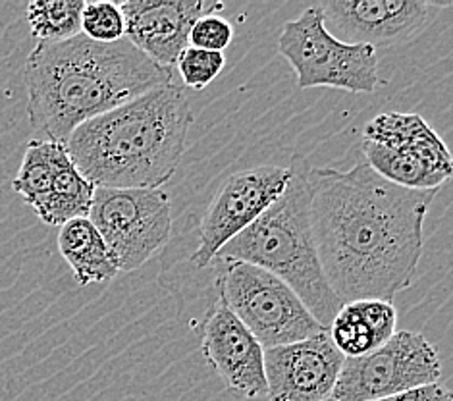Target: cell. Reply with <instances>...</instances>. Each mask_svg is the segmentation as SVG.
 I'll list each match as a JSON object with an SVG mask.
<instances>
[{"instance_id": "6da1fadb", "label": "cell", "mask_w": 453, "mask_h": 401, "mask_svg": "<svg viewBox=\"0 0 453 401\" xmlns=\"http://www.w3.org/2000/svg\"><path fill=\"white\" fill-rule=\"evenodd\" d=\"M311 226L322 273L342 303L394 297L417 278L425 219L438 189H407L359 160L309 170Z\"/></svg>"}, {"instance_id": "7a4b0ae2", "label": "cell", "mask_w": 453, "mask_h": 401, "mask_svg": "<svg viewBox=\"0 0 453 401\" xmlns=\"http://www.w3.org/2000/svg\"><path fill=\"white\" fill-rule=\"evenodd\" d=\"M168 83L172 70L127 39L37 42L26 62L27 116L37 134L66 143L78 126Z\"/></svg>"}, {"instance_id": "3957f363", "label": "cell", "mask_w": 453, "mask_h": 401, "mask_svg": "<svg viewBox=\"0 0 453 401\" xmlns=\"http://www.w3.org/2000/svg\"><path fill=\"white\" fill-rule=\"evenodd\" d=\"M191 124L186 88L168 83L78 126L66 149L95 188L160 189L176 174Z\"/></svg>"}, {"instance_id": "277c9868", "label": "cell", "mask_w": 453, "mask_h": 401, "mask_svg": "<svg viewBox=\"0 0 453 401\" xmlns=\"http://www.w3.org/2000/svg\"><path fill=\"white\" fill-rule=\"evenodd\" d=\"M286 191L258 219L226 243L212 263L242 261L274 274L296 291L320 327L328 328L343 303L322 273L311 226V165L291 158Z\"/></svg>"}, {"instance_id": "5b68a950", "label": "cell", "mask_w": 453, "mask_h": 401, "mask_svg": "<svg viewBox=\"0 0 453 401\" xmlns=\"http://www.w3.org/2000/svg\"><path fill=\"white\" fill-rule=\"evenodd\" d=\"M219 299L240 319L265 350L296 343L325 332L296 291L250 263H219Z\"/></svg>"}, {"instance_id": "8992f818", "label": "cell", "mask_w": 453, "mask_h": 401, "mask_svg": "<svg viewBox=\"0 0 453 401\" xmlns=\"http://www.w3.org/2000/svg\"><path fill=\"white\" fill-rule=\"evenodd\" d=\"M278 50L294 68L299 89L334 88L374 93L380 85L376 50L332 37L319 6H311L296 19L286 21L278 37Z\"/></svg>"}, {"instance_id": "52a82bcc", "label": "cell", "mask_w": 453, "mask_h": 401, "mask_svg": "<svg viewBox=\"0 0 453 401\" xmlns=\"http://www.w3.org/2000/svg\"><path fill=\"white\" fill-rule=\"evenodd\" d=\"M88 219L124 273L143 266L172 235V203L163 189L95 188Z\"/></svg>"}, {"instance_id": "ba28073f", "label": "cell", "mask_w": 453, "mask_h": 401, "mask_svg": "<svg viewBox=\"0 0 453 401\" xmlns=\"http://www.w3.org/2000/svg\"><path fill=\"white\" fill-rule=\"evenodd\" d=\"M441 361L423 334L395 332L374 351L343 359L334 401H376L407 392L418 386L436 384Z\"/></svg>"}, {"instance_id": "9c48e42d", "label": "cell", "mask_w": 453, "mask_h": 401, "mask_svg": "<svg viewBox=\"0 0 453 401\" xmlns=\"http://www.w3.org/2000/svg\"><path fill=\"white\" fill-rule=\"evenodd\" d=\"M291 178L289 166H257L226 180L203 214L199 243L191 263L207 268L220 249L251 226L282 195Z\"/></svg>"}, {"instance_id": "30bf717a", "label": "cell", "mask_w": 453, "mask_h": 401, "mask_svg": "<svg viewBox=\"0 0 453 401\" xmlns=\"http://www.w3.org/2000/svg\"><path fill=\"white\" fill-rule=\"evenodd\" d=\"M451 3L428 0H332L319 4L332 37L348 45L397 47L433 24Z\"/></svg>"}, {"instance_id": "8fae6325", "label": "cell", "mask_w": 453, "mask_h": 401, "mask_svg": "<svg viewBox=\"0 0 453 401\" xmlns=\"http://www.w3.org/2000/svg\"><path fill=\"white\" fill-rule=\"evenodd\" d=\"M345 357L328 330L296 343L265 350L268 401H326L332 397Z\"/></svg>"}, {"instance_id": "7c38bea8", "label": "cell", "mask_w": 453, "mask_h": 401, "mask_svg": "<svg viewBox=\"0 0 453 401\" xmlns=\"http://www.w3.org/2000/svg\"><path fill=\"white\" fill-rule=\"evenodd\" d=\"M120 8L124 39L158 66L170 68L189 47L191 26L201 16L219 14L224 4L214 0H127Z\"/></svg>"}, {"instance_id": "4fadbf2b", "label": "cell", "mask_w": 453, "mask_h": 401, "mask_svg": "<svg viewBox=\"0 0 453 401\" xmlns=\"http://www.w3.org/2000/svg\"><path fill=\"white\" fill-rule=\"evenodd\" d=\"M201 353L234 392L247 399L266 396L265 348L220 299L203 324Z\"/></svg>"}, {"instance_id": "5bb4252c", "label": "cell", "mask_w": 453, "mask_h": 401, "mask_svg": "<svg viewBox=\"0 0 453 401\" xmlns=\"http://www.w3.org/2000/svg\"><path fill=\"white\" fill-rule=\"evenodd\" d=\"M395 324L394 303L357 299L343 303L326 330L336 350L345 359H351L380 348L395 334Z\"/></svg>"}, {"instance_id": "9a60e30c", "label": "cell", "mask_w": 453, "mask_h": 401, "mask_svg": "<svg viewBox=\"0 0 453 401\" xmlns=\"http://www.w3.org/2000/svg\"><path fill=\"white\" fill-rule=\"evenodd\" d=\"M363 141H372V143L413 155L425 160L430 168L444 178H449L453 172L449 149L425 118L418 114L386 112L376 116L365 126Z\"/></svg>"}, {"instance_id": "2e32d148", "label": "cell", "mask_w": 453, "mask_h": 401, "mask_svg": "<svg viewBox=\"0 0 453 401\" xmlns=\"http://www.w3.org/2000/svg\"><path fill=\"white\" fill-rule=\"evenodd\" d=\"M57 242L62 258L72 268L80 286L104 284L120 273L109 247L88 216L62 224Z\"/></svg>"}, {"instance_id": "e0dca14e", "label": "cell", "mask_w": 453, "mask_h": 401, "mask_svg": "<svg viewBox=\"0 0 453 401\" xmlns=\"http://www.w3.org/2000/svg\"><path fill=\"white\" fill-rule=\"evenodd\" d=\"M93 193L95 186L80 174L66 145H62L55 162L50 195L35 209V214L41 222L49 226H62L73 219H85L91 209Z\"/></svg>"}, {"instance_id": "ac0fdd59", "label": "cell", "mask_w": 453, "mask_h": 401, "mask_svg": "<svg viewBox=\"0 0 453 401\" xmlns=\"http://www.w3.org/2000/svg\"><path fill=\"white\" fill-rule=\"evenodd\" d=\"M363 155L366 165L380 178L407 189H440L441 183L448 180L430 168L425 160L372 141H363Z\"/></svg>"}, {"instance_id": "d6986e66", "label": "cell", "mask_w": 453, "mask_h": 401, "mask_svg": "<svg viewBox=\"0 0 453 401\" xmlns=\"http://www.w3.org/2000/svg\"><path fill=\"white\" fill-rule=\"evenodd\" d=\"M62 145L66 143L35 137L26 147L12 188L34 211L50 195L52 180H55V162Z\"/></svg>"}, {"instance_id": "ffe728a7", "label": "cell", "mask_w": 453, "mask_h": 401, "mask_svg": "<svg viewBox=\"0 0 453 401\" xmlns=\"http://www.w3.org/2000/svg\"><path fill=\"white\" fill-rule=\"evenodd\" d=\"M81 0H34L27 4V24L39 42H62L81 34Z\"/></svg>"}, {"instance_id": "44dd1931", "label": "cell", "mask_w": 453, "mask_h": 401, "mask_svg": "<svg viewBox=\"0 0 453 401\" xmlns=\"http://www.w3.org/2000/svg\"><path fill=\"white\" fill-rule=\"evenodd\" d=\"M126 34V21L120 4L116 3H85L81 12V35L95 42L122 41Z\"/></svg>"}, {"instance_id": "7402d4cb", "label": "cell", "mask_w": 453, "mask_h": 401, "mask_svg": "<svg viewBox=\"0 0 453 401\" xmlns=\"http://www.w3.org/2000/svg\"><path fill=\"white\" fill-rule=\"evenodd\" d=\"M224 52H211L196 47H188L178 57L176 68L186 88L193 91H203L207 85H211L219 78V73L224 70Z\"/></svg>"}, {"instance_id": "603a6c76", "label": "cell", "mask_w": 453, "mask_h": 401, "mask_svg": "<svg viewBox=\"0 0 453 401\" xmlns=\"http://www.w3.org/2000/svg\"><path fill=\"white\" fill-rule=\"evenodd\" d=\"M234 41V27L226 18L220 14H207L201 16L196 24L191 26L188 45L211 50V52H224Z\"/></svg>"}, {"instance_id": "cb8c5ba5", "label": "cell", "mask_w": 453, "mask_h": 401, "mask_svg": "<svg viewBox=\"0 0 453 401\" xmlns=\"http://www.w3.org/2000/svg\"><path fill=\"white\" fill-rule=\"evenodd\" d=\"M376 401H451V394L444 386H440L436 382V384L407 389V392L395 394V396L384 397V399H376Z\"/></svg>"}, {"instance_id": "d4e9b609", "label": "cell", "mask_w": 453, "mask_h": 401, "mask_svg": "<svg viewBox=\"0 0 453 401\" xmlns=\"http://www.w3.org/2000/svg\"><path fill=\"white\" fill-rule=\"evenodd\" d=\"M326 401H334V399H332V397H330V399H326Z\"/></svg>"}]
</instances>
